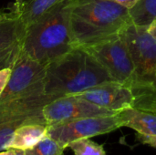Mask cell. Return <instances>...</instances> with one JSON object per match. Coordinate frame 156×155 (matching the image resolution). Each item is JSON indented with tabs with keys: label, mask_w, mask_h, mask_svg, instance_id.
Instances as JSON below:
<instances>
[{
	"label": "cell",
	"mask_w": 156,
	"mask_h": 155,
	"mask_svg": "<svg viewBox=\"0 0 156 155\" xmlns=\"http://www.w3.org/2000/svg\"><path fill=\"white\" fill-rule=\"evenodd\" d=\"M112 80L90 52L75 48L47 65L44 92L56 98L78 95Z\"/></svg>",
	"instance_id": "cell-1"
},
{
	"label": "cell",
	"mask_w": 156,
	"mask_h": 155,
	"mask_svg": "<svg viewBox=\"0 0 156 155\" xmlns=\"http://www.w3.org/2000/svg\"><path fill=\"white\" fill-rule=\"evenodd\" d=\"M75 48H88L131 23L129 9L109 0H68Z\"/></svg>",
	"instance_id": "cell-2"
},
{
	"label": "cell",
	"mask_w": 156,
	"mask_h": 155,
	"mask_svg": "<svg viewBox=\"0 0 156 155\" xmlns=\"http://www.w3.org/2000/svg\"><path fill=\"white\" fill-rule=\"evenodd\" d=\"M74 48L68 1L57 5L26 28L22 53L42 64Z\"/></svg>",
	"instance_id": "cell-3"
},
{
	"label": "cell",
	"mask_w": 156,
	"mask_h": 155,
	"mask_svg": "<svg viewBox=\"0 0 156 155\" xmlns=\"http://www.w3.org/2000/svg\"><path fill=\"white\" fill-rule=\"evenodd\" d=\"M55 99L58 98L44 92L1 102L0 152L7 149L15 131L21 125L30 122L47 123L42 110Z\"/></svg>",
	"instance_id": "cell-4"
},
{
	"label": "cell",
	"mask_w": 156,
	"mask_h": 155,
	"mask_svg": "<svg viewBox=\"0 0 156 155\" xmlns=\"http://www.w3.org/2000/svg\"><path fill=\"white\" fill-rule=\"evenodd\" d=\"M119 34L124 40L134 66L136 85L133 90L147 88L156 77V40L147 26L129 23Z\"/></svg>",
	"instance_id": "cell-5"
},
{
	"label": "cell",
	"mask_w": 156,
	"mask_h": 155,
	"mask_svg": "<svg viewBox=\"0 0 156 155\" xmlns=\"http://www.w3.org/2000/svg\"><path fill=\"white\" fill-rule=\"evenodd\" d=\"M84 49L100 62L114 81L132 89L135 87L134 66L128 48L119 33Z\"/></svg>",
	"instance_id": "cell-6"
},
{
	"label": "cell",
	"mask_w": 156,
	"mask_h": 155,
	"mask_svg": "<svg viewBox=\"0 0 156 155\" xmlns=\"http://www.w3.org/2000/svg\"><path fill=\"white\" fill-rule=\"evenodd\" d=\"M122 128L117 114L95 116L48 125V136L58 142L65 149L81 139H90Z\"/></svg>",
	"instance_id": "cell-7"
},
{
	"label": "cell",
	"mask_w": 156,
	"mask_h": 155,
	"mask_svg": "<svg viewBox=\"0 0 156 155\" xmlns=\"http://www.w3.org/2000/svg\"><path fill=\"white\" fill-rule=\"evenodd\" d=\"M46 68L47 65L21 52L11 69L9 80L0 96V103L28 95L44 93Z\"/></svg>",
	"instance_id": "cell-8"
},
{
	"label": "cell",
	"mask_w": 156,
	"mask_h": 155,
	"mask_svg": "<svg viewBox=\"0 0 156 155\" xmlns=\"http://www.w3.org/2000/svg\"><path fill=\"white\" fill-rule=\"evenodd\" d=\"M42 113L48 125L87 117L113 115L114 112L101 108L76 95L55 99L43 107Z\"/></svg>",
	"instance_id": "cell-9"
},
{
	"label": "cell",
	"mask_w": 156,
	"mask_h": 155,
	"mask_svg": "<svg viewBox=\"0 0 156 155\" xmlns=\"http://www.w3.org/2000/svg\"><path fill=\"white\" fill-rule=\"evenodd\" d=\"M76 96L114 112L132 108L135 103V94L133 89L113 80L93 87Z\"/></svg>",
	"instance_id": "cell-10"
},
{
	"label": "cell",
	"mask_w": 156,
	"mask_h": 155,
	"mask_svg": "<svg viewBox=\"0 0 156 155\" xmlns=\"http://www.w3.org/2000/svg\"><path fill=\"white\" fill-rule=\"evenodd\" d=\"M122 127L134 130L137 134L156 136V114L136 107L118 112Z\"/></svg>",
	"instance_id": "cell-11"
},
{
	"label": "cell",
	"mask_w": 156,
	"mask_h": 155,
	"mask_svg": "<svg viewBox=\"0 0 156 155\" xmlns=\"http://www.w3.org/2000/svg\"><path fill=\"white\" fill-rule=\"evenodd\" d=\"M48 129L47 123L30 122L23 124L15 131L7 149L23 151L29 149L48 135Z\"/></svg>",
	"instance_id": "cell-12"
},
{
	"label": "cell",
	"mask_w": 156,
	"mask_h": 155,
	"mask_svg": "<svg viewBox=\"0 0 156 155\" xmlns=\"http://www.w3.org/2000/svg\"><path fill=\"white\" fill-rule=\"evenodd\" d=\"M68 0H20V16L25 29L57 5Z\"/></svg>",
	"instance_id": "cell-13"
},
{
	"label": "cell",
	"mask_w": 156,
	"mask_h": 155,
	"mask_svg": "<svg viewBox=\"0 0 156 155\" xmlns=\"http://www.w3.org/2000/svg\"><path fill=\"white\" fill-rule=\"evenodd\" d=\"M129 16L131 23L148 26L156 18V0H139L129 9Z\"/></svg>",
	"instance_id": "cell-14"
},
{
	"label": "cell",
	"mask_w": 156,
	"mask_h": 155,
	"mask_svg": "<svg viewBox=\"0 0 156 155\" xmlns=\"http://www.w3.org/2000/svg\"><path fill=\"white\" fill-rule=\"evenodd\" d=\"M65 148L49 136L44 137L33 147L25 150L26 155H63Z\"/></svg>",
	"instance_id": "cell-15"
},
{
	"label": "cell",
	"mask_w": 156,
	"mask_h": 155,
	"mask_svg": "<svg viewBox=\"0 0 156 155\" xmlns=\"http://www.w3.org/2000/svg\"><path fill=\"white\" fill-rule=\"evenodd\" d=\"M74 155H106L103 145L98 144L90 139H81L69 145Z\"/></svg>",
	"instance_id": "cell-16"
},
{
	"label": "cell",
	"mask_w": 156,
	"mask_h": 155,
	"mask_svg": "<svg viewBox=\"0 0 156 155\" xmlns=\"http://www.w3.org/2000/svg\"><path fill=\"white\" fill-rule=\"evenodd\" d=\"M135 103L133 107L149 111L156 114V95L147 90H135Z\"/></svg>",
	"instance_id": "cell-17"
},
{
	"label": "cell",
	"mask_w": 156,
	"mask_h": 155,
	"mask_svg": "<svg viewBox=\"0 0 156 155\" xmlns=\"http://www.w3.org/2000/svg\"><path fill=\"white\" fill-rule=\"evenodd\" d=\"M10 75H11L10 68H5V69H0V96L2 95L3 91L5 90V89L7 85Z\"/></svg>",
	"instance_id": "cell-18"
},
{
	"label": "cell",
	"mask_w": 156,
	"mask_h": 155,
	"mask_svg": "<svg viewBox=\"0 0 156 155\" xmlns=\"http://www.w3.org/2000/svg\"><path fill=\"white\" fill-rule=\"evenodd\" d=\"M137 140L143 144L149 145L156 149V136H147V135L137 134Z\"/></svg>",
	"instance_id": "cell-19"
},
{
	"label": "cell",
	"mask_w": 156,
	"mask_h": 155,
	"mask_svg": "<svg viewBox=\"0 0 156 155\" xmlns=\"http://www.w3.org/2000/svg\"><path fill=\"white\" fill-rule=\"evenodd\" d=\"M109 1H112V2H114L118 5H121L128 9H131L132 7H133L139 0H109Z\"/></svg>",
	"instance_id": "cell-20"
},
{
	"label": "cell",
	"mask_w": 156,
	"mask_h": 155,
	"mask_svg": "<svg viewBox=\"0 0 156 155\" xmlns=\"http://www.w3.org/2000/svg\"><path fill=\"white\" fill-rule=\"evenodd\" d=\"M147 30L152 35V37L156 40V18L147 26Z\"/></svg>",
	"instance_id": "cell-21"
},
{
	"label": "cell",
	"mask_w": 156,
	"mask_h": 155,
	"mask_svg": "<svg viewBox=\"0 0 156 155\" xmlns=\"http://www.w3.org/2000/svg\"><path fill=\"white\" fill-rule=\"evenodd\" d=\"M135 90H147V91H149V92H151V93L156 95V77L155 79H154V82L152 83V85H151L150 87L142 88V89H137V90H134L133 91H135Z\"/></svg>",
	"instance_id": "cell-22"
},
{
	"label": "cell",
	"mask_w": 156,
	"mask_h": 155,
	"mask_svg": "<svg viewBox=\"0 0 156 155\" xmlns=\"http://www.w3.org/2000/svg\"><path fill=\"white\" fill-rule=\"evenodd\" d=\"M16 154V150L15 149H6L4 151L0 152V155H15Z\"/></svg>",
	"instance_id": "cell-23"
},
{
	"label": "cell",
	"mask_w": 156,
	"mask_h": 155,
	"mask_svg": "<svg viewBox=\"0 0 156 155\" xmlns=\"http://www.w3.org/2000/svg\"><path fill=\"white\" fill-rule=\"evenodd\" d=\"M15 155H26V154H25V151H23V150H16V154Z\"/></svg>",
	"instance_id": "cell-24"
}]
</instances>
